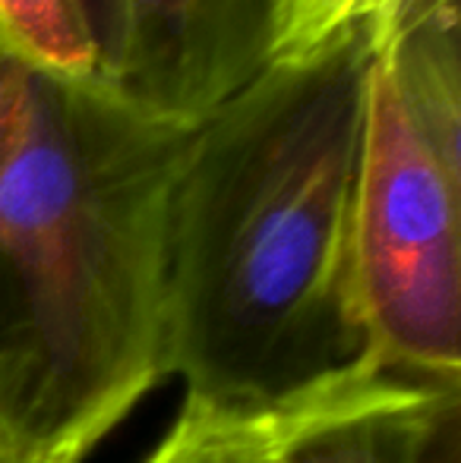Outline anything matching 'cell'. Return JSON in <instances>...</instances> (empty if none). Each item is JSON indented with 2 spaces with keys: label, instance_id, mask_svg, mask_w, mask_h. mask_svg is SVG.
I'll return each instance as SVG.
<instances>
[{
  "label": "cell",
  "instance_id": "3957f363",
  "mask_svg": "<svg viewBox=\"0 0 461 463\" xmlns=\"http://www.w3.org/2000/svg\"><path fill=\"white\" fill-rule=\"evenodd\" d=\"M461 186L408 117L373 51L351 214V278L370 366L461 378Z\"/></svg>",
  "mask_w": 461,
  "mask_h": 463
},
{
  "label": "cell",
  "instance_id": "277c9868",
  "mask_svg": "<svg viewBox=\"0 0 461 463\" xmlns=\"http://www.w3.org/2000/svg\"><path fill=\"white\" fill-rule=\"evenodd\" d=\"M117 98L158 120H197L265 67V10L250 0H120Z\"/></svg>",
  "mask_w": 461,
  "mask_h": 463
},
{
  "label": "cell",
  "instance_id": "7a4b0ae2",
  "mask_svg": "<svg viewBox=\"0 0 461 463\" xmlns=\"http://www.w3.org/2000/svg\"><path fill=\"white\" fill-rule=\"evenodd\" d=\"M180 133L0 51V375L54 463H86L165 382Z\"/></svg>",
  "mask_w": 461,
  "mask_h": 463
},
{
  "label": "cell",
  "instance_id": "6da1fadb",
  "mask_svg": "<svg viewBox=\"0 0 461 463\" xmlns=\"http://www.w3.org/2000/svg\"><path fill=\"white\" fill-rule=\"evenodd\" d=\"M367 29L184 123L165 208V378L272 413L370 366L351 278Z\"/></svg>",
  "mask_w": 461,
  "mask_h": 463
},
{
  "label": "cell",
  "instance_id": "30bf717a",
  "mask_svg": "<svg viewBox=\"0 0 461 463\" xmlns=\"http://www.w3.org/2000/svg\"><path fill=\"white\" fill-rule=\"evenodd\" d=\"M0 463H54L44 458V451L25 429L23 416L6 391L4 375H0Z\"/></svg>",
  "mask_w": 461,
  "mask_h": 463
},
{
  "label": "cell",
  "instance_id": "7c38bea8",
  "mask_svg": "<svg viewBox=\"0 0 461 463\" xmlns=\"http://www.w3.org/2000/svg\"><path fill=\"white\" fill-rule=\"evenodd\" d=\"M250 4H256V6H263V10H265V6H269V0H250Z\"/></svg>",
  "mask_w": 461,
  "mask_h": 463
},
{
  "label": "cell",
  "instance_id": "8992f818",
  "mask_svg": "<svg viewBox=\"0 0 461 463\" xmlns=\"http://www.w3.org/2000/svg\"><path fill=\"white\" fill-rule=\"evenodd\" d=\"M379 57L433 158L461 186L458 0H437L420 10Z\"/></svg>",
  "mask_w": 461,
  "mask_h": 463
},
{
  "label": "cell",
  "instance_id": "4fadbf2b",
  "mask_svg": "<svg viewBox=\"0 0 461 463\" xmlns=\"http://www.w3.org/2000/svg\"><path fill=\"white\" fill-rule=\"evenodd\" d=\"M0 51H4V42H0Z\"/></svg>",
  "mask_w": 461,
  "mask_h": 463
},
{
  "label": "cell",
  "instance_id": "ba28073f",
  "mask_svg": "<svg viewBox=\"0 0 461 463\" xmlns=\"http://www.w3.org/2000/svg\"><path fill=\"white\" fill-rule=\"evenodd\" d=\"M0 42L54 80L101 86V54L80 0H0Z\"/></svg>",
  "mask_w": 461,
  "mask_h": 463
},
{
  "label": "cell",
  "instance_id": "5b68a950",
  "mask_svg": "<svg viewBox=\"0 0 461 463\" xmlns=\"http://www.w3.org/2000/svg\"><path fill=\"white\" fill-rule=\"evenodd\" d=\"M458 382L348 372L272 410V463H458Z\"/></svg>",
  "mask_w": 461,
  "mask_h": 463
},
{
  "label": "cell",
  "instance_id": "52a82bcc",
  "mask_svg": "<svg viewBox=\"0 0 461 463\" xmlns=\"http://www.w3.org/2000/svg\"><path fill=\"white\" fill-rule=\"evenodd\" d=\"M430 4L433 0H269L265 63H307L357 29H367L370 44L379 54Z\"/></svg>",
  "mask_w": 461,
  "mask_h": 463
},
{
  "label": "cell",
  "instance_id": "9c48e42d",
  "mask_svg": "<svg viewBox=\"0 0 461 463\" xmlns=\"http://www.w3.org/2000/svg\"><path fill=\"white\" fill-rule=\"evenodd\" d=\"M142 463H272V420L187 397Z\"/></svg>",
  "mask_w": 461,
  "mask_h": 463
},
{
  "label": "cell",
  "instance_id": "8fae6325",
  "mask_svg": "<svg viewBox=\"0 0 461 463\" xmlns=\"http://www.w3.org/2000/svg\"><path fill=\"white\" fill-rule=\"evenodd\" d=\"M80 4L101 54V86H108L117 67V54H120V29H123L120 0H80Z\"/></svg>",
  "mask_w": 461,
  "mask_h": 463
}]
</instances>
